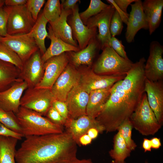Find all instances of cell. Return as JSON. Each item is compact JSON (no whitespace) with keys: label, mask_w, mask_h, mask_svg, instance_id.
<instances>
[{"label":"cell","mask_w":163,"mask_h":163,"mask_svg":"<svg viewBox=\"0 0 163 163\" xmlns=\"http://www.w3.org/2000/svg\"><path fill=\"white\" fill-rule=\"evenodd\" d=\"M77 144L65 131L25 137L16 150V163H69L76 157Z\"/></svg>","instance_id":"6da1fadb"},{"label":"cell","mask_w":163,"mask_h":163,"mask_svg":"<svg viewBox=\"0 0 163 163\" xmlns=\"http://www.w3.org/2000/svg\"><path fill=\"white\" fill-rule=\"evenodd\" d=\"M121 80L111 87L109 97L96 118L107 132L117 130L124 121L129 119L136 109L122 88Z\"/></svg>","instance_id":"7a4b0ae2"},{"label":"cell","mask_w":163,"mask_h":163,"mask_svg":"<svg viewBox=\"0 0 163 163\" xmlns=\"http://www.w3.org/2000/svg\"><path fill=\"white\" fill-rule=\"evenodd\" d=\"M16 115L25 137L63 132V126L56 124L32 110L20 106Z\"/></svg>","instance_id":"3957f363"},{"label":"cell","mask_w":163,"mask_h":163,"mask_svg":"<svg viewBox=\"0 0 163 163\" xmlns=\"http://www.w3.org/2000/svg\"><path fill=\"white\" fill-rule=\"evenodd\" d=\"M102 50L94 66L93 71L100 75H126L134 63L129 59L121 57L109 46Z\"/></svg>","instance_id":"277c9868"},{"label":"cell","mask_w":163,"mask_h":163,"mask_svg":"<svg viewBox=\"0 0 163 163\" xmlns=\"http://www.w3.org/2000/svg\"><path fill=\"white\" fill-rule=\"evenodd\" d=\"M129 120L133 128L143 136L154 135L162 126L149 104L145 92L130 116Z\"/></svg>","instance_id":"5b68a950"},{"label":"cell","mask_w":163,"mask_h":163,"mask_svg":"<svg viewBox=\"0 0 163 163\" xmlns=\"http://www.w3.org/2000/svg\"><path fill=\"white\" fill-rule=\"evenodd\" d=\"M55 100L50 89L27 88L21 98L20 105L45 116Z\"/></svg>","instance_id":"8992f818"},{"label":"cell","mask_w":163,"mask_h":163,"mask_svg":"<svg viewBox=\"0 0 163 163\" xmlns=\"http://www.w3.org/2000/svg\"><path fill=\"white\" fill-rule=\"evenodd\" d=\"M6 6L8 12L7 34L14 35L29 33L36 21L27 9L26 4Z\"/></svg>","instance_id":"52a82bcc"},{"label":"cell","mask_w":163,"mask_h":163,"mask_svg":"<svg viewBox=\"0 0 163 163\" xmlns=\"http://www.w3.org/2000/svg\"><path fill=\"white\" fill-rule=\"evenodd\" d=\"M0 43L15 52L23 63L39 50L34 38L29 33L0 36Z\"/></svg>","instance_id":"ba28073f"},{"label":"cell","mask_w":163,"mask_h":163,"mask_svg":"<svg viewBox=\"0 0 163 163\" xmlns=\"http://www.w3.org/2000/svg\"><path fill=\"white\" fill-rule=\"evenodd\" d=\"M81 74L70 65H68L51 88L56 100L66 102L67 95L79 81Z\"/></svg>","instance_id":"9c48e42d"},{"label":"cell","mask_w":163,"mask_h":163,"mask_svg":"<svg viewBox=\"0 0 163 163\" xmlns=\"http://www.w3.org/2000/svg\"><path fill=\"white\" fill-rule=\"evenodd\" d=\"M115 10L114 7L110 5L107 9L91 18L85 22L89 28H98V34L96 38L102 50L109 46L112 37L110 32V22Z\"/></svg>","instance_id":"30bf717a"},{"label":"cell","mask_w":163,"mask_h":163,"mask_svg":"<svg viewBox=\"0 0 163 163\" xmlns=\"http://www.w3.org/2000/svg\"><path fill=\"white\" fill-rule=\"evenodd\" d=\"M68 62L69 58L65 53L49 59L43 64V77L35 87L50 89Z\"/></svg>","instance_id":"8fae6325"},{"label":"cell","mask_w":163,"mask_h":163,"mask_svg":"<svg viewBox=\"0 0 163 163\" xmlns=\"http://www.w3.org/2000/svg\"><path fill=\"white\" fill-rule=\"evenodd\" d=\"M163 46L158 41H153L150 45L149 54L144 71L145 78L156 82L163 79Z\"/></svg>","instance_id":"7c38bea8"},{"label":"cell","mask_w":163,"mask_h":163,"mask_svg":"<svg viewBox=\"0 0 163 163\" xmlns=\"http://www.w3.org/2000/svg\"><path fill=\"white\" fill-rule=\"evenodd\" d=\"M126 75H100L93 70H89L81 74L78 84L83 90L89 94L94 90L111 87L115 83L123 79Z\"/></svg>","instance_id":"4fadbf2b"},{"label":"cell","mask_w":163,"mask_h":163,"mask_svg":"<svg viewBox=\"0 0 163 163\" xmlns=\"http://www.w3.org/2000/svg\"><path fill=\"white\" fill-rule=\"evenodd\" d=\"M64 126L66 131L71 135L73 139L78 145L80 138L87 134L90 129L95 128L100 133L105 131L104 127L95 118L87 115L75 119L69 117L66 120Z\"/></svg>","instance_id":"5bb4252c"},{"label":"cell","mask_w":163,"mask_h":163,"mask_svg":"<svg viewBox=\"0 0 163 163\" xmlns=\"http://www.w3.org/2000/svg\"><path fill=\"white\" fill-rule=\"evenodd\" d=\"M39 50L24 63L20 78L27 84L28 88L35 87L42 79L44 73V63Z\"/></svg>","instance_id":"9a60e30c"},{"label":"cell","mask_w":163,"mask_h":163,"mask_svg":"<svg viewBox=\"0 0 163 163\" xmlns=\"http://www.w3.org/2000/svg\"><path fill=\"white\" fill-rule=\"evenodd\" d=\"M27 88V83L21 80L0 92V110L12 111L16 114L21 106V98Z\"/></svg>","instance_id":"2e32d148"},{"label":"cell","mask_w":163,"mask_h":163,"mask_svg":"<svg viewBox=\"0 0 163 163\" xmlns=\"http://www.w3.org/2000/svg\"><path fill=\"white\" fill-rule=\"evenodd\" d=\"M144 91L149 104L159 123H163V82L149 81L145 78Z\"/></svg>","instance_id":"e0dca14e"},{"label":"cell","mask_w":163,"mask_h":163,"mask_svg":"<svg viewBox=\"0 0 163 163\" xmlns=\"http://www.w3.org/2000/svg\"><path fill=\"white\" fill-rule=\"evenodd\" d=\"M142 3L141 0H136L130 5L131 9L125 33V39L128 43L133 42L136 34L140 29H148V24L143 10Z\"/></svg>","instance_id":"ac0fdd59"},{"label":"cell","mask_w":163,"mask_h":163,"mask_svg":"<svg viewBox=\"0 0 163 163\" xmlns=\"http://www.w3.org/2000/svg\"><path fill=\"white\" fill-rule=\"evenodd\" d=\"M70 20L72 35L77 40L80 50L85 48L90 41L96 37L97 28H89L85 25L81 19L78 5L72 10Z\"/></svg>","instance_id":"d6986e66"},{"label":"cell","mask_w":163,"mask_h":163,"mask_svg":"<svg viewBox=\"0 0 163 163\" xmlns=\"http://www.w3.org/2000/svg\"><path fill=\"white\" fill-rule=\"evenodd\" d=\"M89 97V94L83 90L78 83L72 89L68 94L65 102L69 117L75 119L86 115Z\"/></svg>","instance_id":"ffe728a7"},{"label":"cell","mask_w":163,"mask_h":163,"mask_svg":"<svg viewBox=\"0 0 163 163\" xmlns=\"http://www.w3.org/2000/svg\"><path fill=\"white\" fill-rule=\"evenodd\" d=\"M143 10L149 26L150 35L159 27L163 8V0H145L142 3Z\"/></svg>","instance_id":"44dd1931"},{"label":"cell","mask_w":163,"mask_h":163,"mask_svg":"<svg viewBox=\"0 0 163 163\" xmlns=\"http://www.w3.org/2000/svg\"><path fill=\"white\" fill-rule=\"evenodd\" d=\"M72 13V10H65L62 8L59 18L53 22L49 23L53 34L56 37L67 43L78 47L73 38L71 27L67 22L68 17Z\"/></svg>","instance_id":"7402d4cb"},{"label":"cell","mask_w":163,"mask_h":163,"mask_svg":"<svg viewBox=\"0 0 163 163\" xmlns=\"http://www.w3.org/2000/svg\"><path fill=\"white\" fill-rule=\"evenodd\" d=\"M48 29L47 37L50 40L51 43L45 52L42 55L41 58L43 63L53 57L59 55L66 52H76L80 50L78 47L67 43L56 37L50 24Z\"/></svg>","instance_id":"603a6c76"},{"label":"cell","mask_w":163,"mask_h":163,"mask_svg":"<svg viewBox=\"0 0 163 163\" xmlns=\"http://www.w3.org/2000/svg\"><path fill=\"white\" fill-rule=\"evenodd\" d=\"M101 49L96 37L93 38L84 49L75 52H69L73 64L76 66L81 65L91 66L98 51Z\"/></svg>","instance_id":"cb8c5ba5"},{"label":"cell","mask_w":163,"mask_h":163,"mask_svg":"<svg viewBox=\"0 0 163 163\" xmlns=\"http://www.w3.org/2000/svg\"><path fill=\"white\" fill-rule=\"evenodd\" d=\"M111 88L96 90L90 93L86 115L94 118H97L109 97Z\"/></svg>","instance_id":"d4e9b609"},{"label":"cell","mask_w":163,"mask_h":163,"mask_svg":"<svg viewBox=\"0 0 163 163\" xmlns=\"http://www.w3.org/2000/svg\"><path fill=\"white\" fill-rule=\"evenodd\" d=\"M21 70L15 66L0 60V92L9 88L20 78Z\"/></svg>","instance_id":"484cf974"},{"label":"cell","mask_w":163,"mask_h":163,"mask_svg":"<svg viewBox=\"0 0 163 163\" xmlns=\"http://www.w3.org/2000/svg\"><path fill=\"white\" fill-rule=\"evenodd\" d=\"M48 22L42 12L39 14L33 27L29 33L34 38L42 55L45 52L46 50L45 40L48 36L46 29V26Z\"/></svg>","instance_id":"4316f807"},{"label":"cell","mask_w":163,"mask_h":163,"mask_svg":"<svg viewBox=\"0 0 163 163\" xmlns=\"http://www.w3.org/2000/svg\"><path fill=\"white\" fill-rule=\"evenodd\" d=\"M18 140L11 136H0V163H16V146Z\"/></svg>","instance_id":"83f0119b"},{"label":"cell","mask_w":163,"mask_h":163,"mask_svg":"<svg viewBox=\"0 0 163 163\" xmlns=\"http://www.w3.org/2000/svg\"><path fill=\"white\" fill-rule=\"evenodd\" d=\"M113 147L109 152L110 157L117 161H125L130 156L131 151L129 149L121 134L119 132L113 138Z\"/></svg>","instance_id":"f1b7e54d"},{"label":"cell","mask_w":163,"mask_h":163,"mask_svg":"<svg viewBox=\"0 0 163 163\" xmlns=\"http://www.w3.org/2000/svg\"><path fill=\"white\" fill-rule=\"evenodd\" d=\"M0 123L11 130L22 135L19 120L13 112L0 110Z\"/></svg>","instance_id":"f546056e"},{"label":"cell","mask_w":163,"mask_h":163,"mask_svg":"<svg viewBox=\"0 0 163 163\" xmlns=\"http://www.w3.org/2000/svg\"><path fill=\"white\" fill-rule=\"evenodd\" d=\"M62 10L59 0H48L42 12L48 22H53L59 18Z\"/></svg>","instance_id":"4dcf8cb0"},{"label":"cell","mask_w":163,"mask_h":163,"mask_svg":"<svg viewBox=\"0 0 163 163\" xmlns=\"http://www.w3.org/2000/svg\"><path fill=\"white\" fill-rule=\"evenodd\" d=\"M109 5L100 0H91L88 8L79 13V16L82 21L85 23L91 18L107 9Z\"/></svg>","instance_id":"1f68e13d"},{"label":"cell","mask_w":163,"mask_h":163,"mask_svg":"<svg viewBox=\"0 0 163 163\" xmlns=\"http://www.w3.org/2000/svg\"><path fill=\"white\" fill-rule=\"evenodd\" d=\"M0 60L22 69L24 63L19 56L14 51L0 43Z\"/></svg>","instance_id":"d6a6232c"},{"label":"cell","mask_w":163,"mask_h":163,"mask_svg":"<svg viewBox=\"0 0 163 163\" xmlns=\"http://www.w3.org/2000/svg\"><path fill=\"white\" fill-rule=\"evenodd\" d=\"M133 127L129 119L124 121L117 129L125 140L127 146L131 151L135 149L137 145L132 139V132Z\"/></svg>","instance_id":"836d02e7"},{"label":"cell","mask_w":163,"mask_h":163,"mask_svg":"<svg viewBox=\"0 0 163 163\" xmlns=\"http://www.w3.org/2000/svg\"><path fill=\"white\" fill-rule=\"evenodd\" d=\"M123 28L122 20L118 12L115 10L110 24V32L111 36L115 37L120 34Z\"/></svg>","instance_id":"e575fe53"},{"label":"cell","mask_w":163,"mask_h":163,"mask_svg":"<svg viewBox=\"0 0 163 163\" xmlns=\"http://www.w3.org/2000/svg\"><path fill=\"white\" fill-rule=\"evenodd\" d=\"M44 0H27V8L34 19L36 21L40 10L45 3Z\"/></svg>","instance_id":"d590c367"},{"label":"cell","mask_w":163,"mask_h":163,"mask_svg":"<svg viewBox=\"0 0 163 163\" xmlns=\"http://www.w3.org/2000/svg\"><path fill=\"white\" fill-rule=\"evenodd\" d=\"M109 46L111 47L121 57L126 59H129L125 51V47L121 40L115 37H111L109 43Z\"/></svg>","instance_id":"8d00e7d4"},{"label":"cell","mask_w":163,"mask_h":163,"mask_svg":"<svg viewBox=\"0 0 163 163\" xmlns=\"http://www.w3.org/2000/svg\"><path fill=\"white\" fill-rule=\"evenodd\" d=\"M8 12L6 6L0 8V36H6L7 35V25Z\"/></svg>","instance_id":"74e56055"},{"label":"cell","mask_w":163,"mask_h":163,"mask_svg":"<svg viewBox=\"0 0 163 163\" xmlns=\"http://www.w3.org/2000/svg\"><path fill=\"white\" fill-rule=\"evenodd\" d=\"M47 118L53 123L64 126L66 120L53 107H51L46 113Z\"/></svg>","instance_id":"f35d334b"},{"label":"cell","mask_w":163,"mask_h":163,"mask_svg":"<svg viewBox=\"0 0 163 163\" xmlns=\"http://www.w3.org/2000/svg\"><path fill=\"white\" fill-rule=\"evenodd\" d=\"M52 107L66 120L69 118L68 110L65 102L55 100L53 103Z\"/></svg>","instance_id":"ab89813d"},{"label":"cell","mask_w":163,"mask_h":163,"mask_svg":"<svg viewBox=\"0 0 163 163\" xmlns=\"http://www.w3.org/2000/svg\"><path fill=\"white\" fill-rule=\"evenodd\" d=\"M0 136H11L20 140L23 137L22 135L15 133L8 129L0 123Z\"/></svg>","instance_id":"60d3db41"},{"label":"cell","mask_w":163,"mask_h":163,"mask_svg":"<svg viewBox=\"0 0 163 163\" xmlns=\"http://www.w3.org/2000/svg\"><path fill=\"white\" fill-rule=\"evenodd\" d=\"M116 5L124 12L127 13V9L129 5L136 0H113Z\"/></svg>","instance_id":"b9f144b4"},{"label":"cell","mask_w":163,"mask_h":163,"mask_svg":"<svg viewBox=\"0 0 163 163\" xmlns=\"http://www.w3.org/2000/svg\"><path fill=\"white\" fill-rule=\"evenodd\" d=\"M106 1L114 7L115 10L118 13L122 20L123 22L126 24L129 14L124 12L120 9L116 5L113 0H107Z\"/></svg>","instance_id":"7bdbcfd3"},{"label":"cell","mask_w":163,"mask_h":163,"mask_svg":"<svg viewBox=\"0 0 163 163\" xmlns=\"http://www.w3.org/2000/svg\"><path fill=\"white\" fill-rule=\"evenodd\" d=\"M79 1L78 0H61L62 8L65 10H72L76 5L77 3Z\"/></svg>","instance_id":"ee69618b"},{"label":"cell","mask_w":163,"mask_h":163,"mask_svg":"<svg viewBox=\"0 0 163 163\" xmlns=\"http://www.w3.org/2000/svg\"><path fill=\"white\" fill-rule=\"evenodd\" d=\"M27 0H5V5L6 6H17L26 4Z\"/></svg>","instance_id":"f6af8a7d"},{"label":"cell","mask_w":163,"mask_h":163,"mask_svg":"<svg viewBox=\"0 0 163 163\" xmlns=\"http://www.w3.org/2000/svg\"><path fill=\"white\" fill-rule=\"evenodd\" d=\"M92 139L87 134L82 136L79 140V145H86L91 143Z\"/></svg>","instance_id":"bcb514c9"},{"label":"cell","mask_w":163,"mask_h":163,"mask_svg":"<svg viewBox=\"0 0 163 163\" xmlns=\"http://www.w3.org/2000/svg\"><path fill=\"white\" fill-rule=\"evenodd\" d=\"M142 147L145 152L151 151L152 146L150 139L144 138L142 144Z\"/></svg>","instance_id":"7dc6e473"},{"label":"cell","mask_w":163,"mask_h":163,"mask_svg":"<svg viewBox=\"0 0 163 163\" xmlns=\"http://www.w3.org/2000/svg\"><path fill=\"white\" fill-rule=\"evenodd\" d=\"M152 148L158 149L161 146L160 139L157 137H154L150 139Z\"/></svg>","instance_id":"c3c4849f"},{"label":"cell","mask_w":163,"mask_h":163,"mask_svg":"<svg viewBox=\"0 0 163 163\" xmlns=\"http://www.w3.org/2000/svg\"><path fill=\"white\" fill-rule=\"evenodd\" d=\"M99 133V132L97 129L91 128L88 131L87 134L93 140L97 137Z\"/></svg>","instance_id":"681fc988"},{"label":"cell","mask_w":163,"mask_h":163,"mask_svg":"<svg viewBox=\"0 0 163 163\" xmlns=\"http://www.w3.org/2000/svg\"><path fill=\"white\" fill-rule=\"evenodd\" d=\"M69 163H93L91 159H79L77 158Z\"/></svg>","instance_id":"f907efd6"},{"label":"cell","mask_w":163,"mask_h":163,"mask_svg":"<svg viewBox=\"0 0 163 163\" xmlns=\"http://www.w3.org/2000/svg\"><path fill=\"white\" fill-rule=\"evenodd\" d=\"M111 163H126L125 161H117L114 160H112Z\"/></svg>","instance_id":"816d5d0a"},{"label":"cell","mask_w":163,"mask_h":163,"mask_svg":"<svg viewBox=\"0 0 163 163\" xmlns=\"http://www.w3.org/2000/svg\"><path fill=\"white\" fill-rule=\"evenodd\" d=\"M5 0H0V8L4 6Z\"/></svg>","instance_id":"f5cc1de1"},{"label":"cell","mask_w":163,"mask_h":163,"mask_svg":"<svg viewBox=\"0 0 163 163\" xmlns=\"http://www.w3.org/2000/svg\"><path fill=\"white\" fill-rule=\"evenodd\" d=\"M145 163H147V161H146Z\"/></svg>","instance_id":"db71d44e"}]
</instances>
